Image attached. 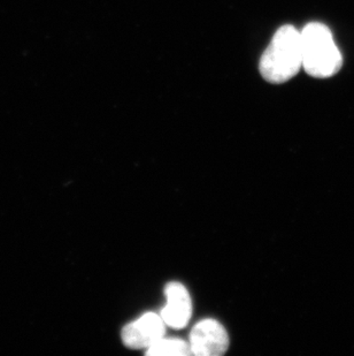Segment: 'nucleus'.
<instances>
[{
  "instance_id": "f257e3e1",
  "label": "nucleus",
  "mask_w": 354,
  "mask_h": 356,
  "mask_svg": "<svg viewBox=\"0 0 354 356\" xmlns=\"http://www.w3.org/2000/svg\"><path fill=\"white\" fill-rule=\"evenodd\" d=\"M259 68L269 83H284L296 76L303 68L301 31L290 24L280 28L264 50Z\"/></svg>"
},
{
  "instance_id": "f03ea898",
  "label": "nucleus",
  "mask_w": 354,
  "mask_h": 356,
  "mask_svg": "<svg viewBox=\"0 0 354 356\" xmlns=\"http://www.w3.org/2000/svg\"><path fill=\"white\" fill-rule=\"evenodd\" d=\"M303 68L313 78L327 79L343 65L341 51L335 44L330 29L320 22L306 24L301 31Z\"/></svg>"
},
{
  "instance_id": "7ed1b4c3",
  "label": "nucleus",
  "mask_w": 354,
  "mask_h": 356,
  "mask_svg": "<svg viewBox=\"0 0 354 356\" xmlns=\"http://www.w3.org/2000/svg\"><path fill=\"white\" fill-rule=\"evenodd\" d=\"M191 353L197 356H220L229 347L227 330L215 319H203L191 330Z\"/></svg>"
},
{
  "instance_id": "20e7f679",
  "label": "nucleus",
  "mask_w": 354,
  "mask_h": 356,
  "mask_svg": "<svg viewBox=\"0 0 354 356\" xmlns=\"http://www.w3.org/2000/svg\"><path fill=\"white\" fill-rule=\"evenodd\" d=\"M166 324L160 315L155 313L144 314L143 316L129 323L122 329V341L131 350H147L158 340L164 338Z\"/></svg>"
},
{
  "instance_id": "39448f33",
  "label": "nucleus",
  "mask_w": 354,
  "mask_h": 356,
  "mask_svg": "<svg viewBox=\"0 0 354 356\" xmlns=\"http://www.w3.org/2000/svg\"><path fill=\"white\" fill-rule=\"evenodd\" d=\"M165 296L167 302L161 310V318L169 327L183 329L192 314V302L187 287L180 282H169L165 287Z\"/></svg>"
},
{
  "instance_id": "423d86ee",
  "label": "nucleus",
  "mask_w": 354,
  "mask_h": 356,
  "mask_svg": "<svg viewBox=\"0 0 354 356\" xmlns=\"http://www.w3.org/2000/svg\"><path fill=\"white\" fill-rule=\"evenodd\" d=\"M150 356H189L191 353L190 343L182 339H168L166 337L158 340L157 343L146 350Z\"/></svg>"
}]
</instances>
